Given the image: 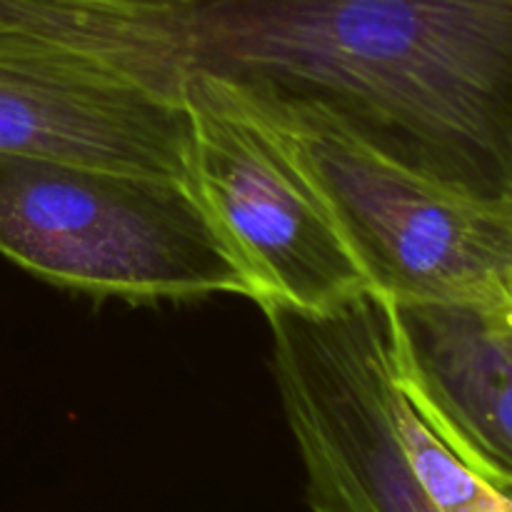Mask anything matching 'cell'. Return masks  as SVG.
<instances>
[{
  "label": "cell",
  "mask_w": 512,
  "mask_h": 512,
  "mask_svg": "<svg viewBox=\"0 0 512 512\" xmlns=\"http://www.w3.org/2000/svg\"><path fill=\"white\" fill-rule=\"evenodd\" d=\"M23 28L165 95L208 73L265 113H325L450 190L512 205V0H0Z\"/></svg>",
  "instance_id": "6da1fadb"
},
{
  "label": "cell",
  "mask_w": 512,
  "mask_h": 512,
  "mask_svg": "<svg viewBox=\"0 0 512 512\" xmlns=\"http://www.w3.org/2000/svg\"><path fill=\"white\" fill-rule=\"evenodd\" d=\"M0 255L63 288L128 303L250 285L188 185L0 150Z\"/></svg>",
  "instance_id": "7a4b0ae2"
},
{
  "label": "cell",
  "mask_w": 512,
  "mask_h": 512,
  "mask_svg": "<svg viewBox=\"0 0 512 512\" xmlns=\"http://www.w3.org/2000/svg\"><path fill=\"white\" fill-rule=\"evenodd\" d=\"M265 115L323 195L373 293L390 305L510 303L512 205L413 173L318 110Z\"/></svg>",
  "instance_id": "3957f363"
},
{
  "label": "cell",
  "mask_w": 512,
  "mask_h": 512,
  "mask_svg": "<svg viewBox=\"0 0 512 512\" xmlns=\"http://www.w3.org/2000/svg\"><path fill=\"white\" fill-rule=\"evenodd\" d=\"M190 115L185 185L250 285V300L333 310L370 285L283 130L228 83L183 73Z\"/></svg>",
  "instance_id": "277c9868"
},
{
  "label": "cell",
  "mask_w": 512,
  "mask_h": 512,
  "mask_svg": "<svg viewBox=\"0 0 512 512\" xmlns=\"http://www.w3.org/2000/svg\"><path fill=\"white\" fill-rule=\"evenodd\" d=\"M313 512H443L398 425L393 308L368 290L323 313L263 308Z\"/></svg>",
  "instance_id": "5b68a950"
},
{
  "label": "cell",
  "mask_w": 512,
  "mask_h": 512,
  "mask_svg": "<svg viewBox=\"0 0 512 512\" xmlns=\"http://www.w3.org/2000/svg\"><path fill=\"white\" fill-rule=\"evenodd\" d=\"M188 145L183 100L0 18V150L185 183Z\"/></svg>",
  "instance_id": "8992f818"
},
{
  "label": "cell",
  "mask_w": 512,
  "mask_h": 512,
  "mask_svg": "<svg viewBox=\"0 0 512 512\" xmlns=\"http://www.w3.org/2000/svg\"><path fill=\"white\" fill-rule=\"evenodd\" d=\"M390 308L403 393L475 475L512 490V300Z\"/></svg>",
  "instance_id": "52a82bcc"
},
{
  "label": "cell",
  "mask_w": 512,
  "mask_h": 512,
  "mask_svg": "<svg viewBox=\"0 0 512 512\" xmlns=\"http://www.w3.org/2000/svg\"><path fill=\"white\" fill-rule=\"evenodd\" d=\"M398 425L405 453L418 473L420 483L428 490L443 512H512V503L500 490L475 475L450 445L430 428L428 420L418 413L408 395L400 388Z\"/></svg>",
  "instance_id": "ba28073f"
},
{
  "label": "cell",
  "mask_w": 512,
  "mask_h": 512,
  "mask_svg": "<svg viewBox=\"0 0 512 512\" xmlns=\"http://www.w3.org/2000/svg\"><path fill=\"white\" fill-rule=\"evenodd\" d=\"M78 3L123 5V8H153V5H175V3H188V0H78Z\"/></svg>",
  "instance_id": "9c48e42d"
},
{
  "label": "cell",
  "mask_w": 512,
  "mask_h": 512,
  "mask_svg": "<svg viewBox=\"0 0 512 512\" xmlns=\"http://www.w3.org/2000/svg\"><path fill=\"white\" fill-rule=\"evenodd\" d=\"M500 493H503V495H505V498H508V500H510V503H512V490H500Z\"/></svg>",
  "instance_id": "30bf717a"
}]
</instances>
